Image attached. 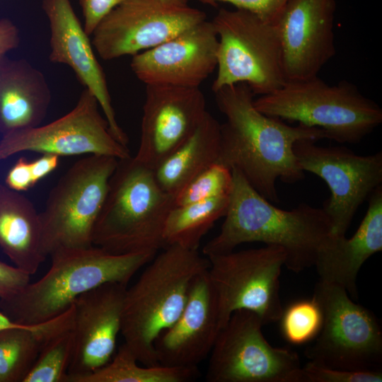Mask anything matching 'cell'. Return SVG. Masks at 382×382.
<instances>
[{
  "label": "cell",
  "instance_id": "1",
  "mask_svg": "<svg viewBox=\"0 0 382 382\" xmlns=\"http://www.w3.org/2000/svg\"><path fill=\"white\" fill-rule=\"evenodd\" d=\"M214 93L217 107L226 118L221 124L217 163L238 171L263 197L279 203L277 180L294 184L305 177L294 153L295 143L325 139V132L302 124L290 126L260 112L253 104L255 95L245 83Z\"/></svg>",
  "mask_w": 382,
  "mask_h": 382
},
{
  "label": "cell",
  "instance_id": "2",
  "mask_svg": "<svg viewBox=\"0 0 382 382\" xmlns=\"http://www.w3.org/2000/svg\"><path fill=\"white\" fill-rule=\"evenodd\" d=\"M224 221L219 233L202 249L205 256L234 250L241 244L260 242L282 248L284 266L300 272L314 265L321 245L332 234L323 207L301 203L284 210L259 194L237 170Z\"/></svg>",
  "mask_w": 382,
  "mask_h": 382
},
{
  "label": "cell",
  "instance_id": "3",
  "mask_svg": "<svg viewBox=\"0 0 382 382\" xmlns=\"http://www.w3.org/2000/svg\"><path fill=\"white\" fill-rule=\"evenodd\" d=\"M156 255H117L95 245L58 249L50 255L47 272L16 294L0 299V311L17 324L45 323L65 312L79 296L100 285L109 282L127 285Z\"/></svg>",
  "mask_w": 382,
  "mask_h": 382
},
{
  "label": "cell",
  "instance_id": "4",
  "mask_svg": "<svg viewBox=\"0 0 382 382\" xmlns=\"http://www.w3.org/2000/svg\"><path fill=\"white\" fill-rule=\"evenodd\" d=\"M136 282L127 287L120 333L142 365H159L154 343L180 316L194 279L209 261L198 250L167 245L147 264Z\"/></svg>",
  "mask_w": 382,
  "mask_h": 382
},
{
  "label": "cell",
  "instance_id": "5",
  "mask_svg": "<svg viewBox=\"0 0 382 382\" xmlns=\"http://www.w3.org/2000/svg\"><path fill=\"white\" fill-rule=\"evenodd\" d=\"M175 197L158 184L154 170L129 157L118 159L93 233V245L117 255L157 252Z\"/></svg>",
  "mask_w": 382,
  "mask_h": 382
},
{
  "label": "cell",
  "instance_id": "6",
  "mask_svg": "<svg viewBox=\"0 0 382 382\" xmlns=\"http://www.w3.org/2000/svg\"><path fill=\"white\" fill-rule=\"evenodd\" d=\"M260 112L322 129L327 139L356 144L382 122V109L347 81L328 85L318 76L286 81L274 91L254 99Z\"/></svg>",
  "mask_w": 382,
  "mask_h": 382
},
{
  "label": "cell",
  "instance_id": "7",
  "mask_svg": "<svg viewBox=\"0 0 382 382\" xmlns=\"http://www.w3.org/2000/svg\"><path fill=\"white\" fill-rule=\"evenodd\" d=\"M211 22L219 42L213 92L245 83L254 95L264 96L286 82L274 23L238 8H221Z\"/></svg>",
  "mask_w": 382,
  "mask_h": 382
},
{
  "label": "cell",
  "instance_id": "8",
  "mask_svg": "<svg viewBox=\"0 0 382 382\" xmlns=\"http://www.w3.org/2000/svg\"><path fill=\"white\" fill-rule=\"evenodd\" d=\"M118 159L89 155L74 163L50 191L40 213L47 256L60 248L93 245L96 222Z\"/></svg>",
  "mask_w": 382,
  "mask_h": 382
},
{
  "label": "cell",
  "instance_id": "9",
  "mask_svg": "<svg viewBox=\"0 0 382 382\" xmlns=\"http://www.w3.org/2000/svg\"><path fill=\"white\" fill-rule=\"evenodd\" d=\"M313 298L322 311L323 325L306 349V357L332 368L381 371L382 329L375 315L335 284L320 280Z\"/></svg>",
  "mask_w": 382,
  "mask_h": 382
},
{
  "label": "cell",
  "instance_id": "10",
  "mask_svg": "<svg viewBox=\"0 0 382 382\" xmlns=\"http://www.w3.org/2000/svg\"><path fill=\"white\" fill-rule=\"evenodd\" d=\"M207 270L216 293L222 328L237 310L257 314L264 325L277 322L283 313L279 277L284 250L276 245L207 256Z\"/></svg>",
  "mask_w": 382,
  "mask_h": 382
},
{
  "label": "cell",
  "instance_id": "11",
  "mask_svg": "<svg viewBox=\"0 0 382 382\" xmlns=\"http://www.w3.org/2000/svg\"><path fill=\"white\" fill-rule=\"evenodd\" d=\"M262 320L248 310L234 311L219 331L209 355L207 382H300L299 355L274 347Z\"/></svg>",
  "mask_w": 382,
  "mask_h": 382
},
{
  "label": "cell",
  "instance_id": "12",
  "mask_svg": "<svg viewBox=\"0 0 382 382\" xmlns=\"http://www.w3.org/2000/svg\"><path fill=\"white\" fill-rule=\"evenodd\" d=\"M302 139L294 153L303 172L323 179L331 192L323 204L332 233L345 236L355 213L382 183V152L361 156L345 146H321Z\"/></svg>",
  "mask_w": 382,
  "mask_h": 382
},
{
  "label": "cell",
  "instance_id": "13",
  "mask_svg": "<svg viewBox=\"0 0 382 382\" xmlns=\"http://www.w3.org/2000/svg\"><path fill=\"white\" fill-rule=\"evenodd\" d=\"M99 108L95 96L84 88L74 108L64 116L47 125L3 134L0 161L23 151L54 154L60 157L83 154L117 159L130 157L127 146L111 134Z\"/></svg>",
  "mask_w": 382,
  "mask_h": 382
},
{
  "label": "cell",
  "instance_id": "14",
  "mask_svg": "<svg viewBox=\"0 0 382 382\" xmlns=\"http://www.w3.org/2000/svg\"><path fill=\"white\" fill-rule=\"evenodd\" d=\"M206 20L204 12L160 0H125L93 31L92 45L104 60L134 55L174 37Z\"/></svg>",
  "mask_w": 382,
  "mask_h": 382
},
{
  "label": "cell",
  "instance_id": "15",
  "mask_svg": "<svg viewBox=\"0 0 382 382\" xmlns=\"http://www.w3.org/2000/svg\"><path fill=\"white\" fill-rule=\"evenodd\" d=\"M207 112L199 87L146 86L134 159L154 170L191 136Z\"/></svg>",
  "mask_w": 382,
  "mask_h": 382
},
{
  "label": "cell",
  "instance_id": "16",
  "mask_svg": "<svg viewBox=\"0 0 382 382\" xmlns=\"http://www.w3.org/2000/svg\"><path fill=\"white\" fill-rule=\"evenodd\" d=\"M335 0H289L274 23L286 81L318 76L336 53Z\"/></svg>",
  "mask_w": 382,
  "mask_h": 382
},
{
  "label": "cell",
  "instance_id": "17",
  "mask_svg": "<svg viewBox=\"0 0 382 382\" xmlns=\"http://www.w3.org/2000/svg\"><path fill=\"white\" fill-rule=\"evenodd\" d=\"M218 37L207 20L132 56L131 69L146 86L196 88L216 68Z\"/></svg>",
  "mask_w": 382,
  "mask_h": 382
},
{
  "label": "cell",
  "instance_id": "18",
  "mask_svg": "<svg viewBox=\"0 0 382 382\" xmlns=\"http://www.w3.org/2000/svg\"><path fill=\"white\" fill-rule=\"evenodd\" d=\"M127 287L120 283H105L74 302V346L67 382H76L105 366L113 357Z\"/></svg>",
  "mask_w": 382,
  "mask_h": 382
},
{
  "label": "cell",
  "instance_id": "19",
  "mask_svg": "<svg viewBox=\"0 0 382 382\" xmlns=\"http://www.w3.org/2000/svg\"><path fill=\"white\" fill-rule=\"evenodd\" d=\"M50 30L49 55L53 63L69 66L79 82L96 98L115 139L127 146L128 137L116 119L105 74L89 36L69 0H42Z\"/></svg>",
  "mask_w": 382,
  "mask_h": 382
},
{
  "label": "cell",
  "instance_id": "20",
  "mask_svg": "<svg viewBox=\"0 0 382 382\" xmlns=\"http://www.w3.org/2000/svg\"><path fill=\"white\" fill-rule=\"evenodd\" d=\"M207 270L194 279L179 318L156 340L159 365L194 368L209 355L222 325Z\"/></svg>",
  "mask_w": 382,
  "mask_h": 382
},
{
  "label": "cell",
  "instance_id": "21",
  "mask_svg": "<svg viewBox=\"0 0 382 382\" xmlns=\"http://www.w3.org/2000/svg\"><path fill=\"white\" fill-rule=\"evenodd\" d=\"M382 250V186L369 197L366 214L350 238L332 234L320 248L314 267L320 280L343 287L358 299L357 274L364 263Z\"/></svg>",
  "mask_w": 382,
  "mask_h": 382
},
{
  "label": "cell",
  "instance_id": "22",
  "mask_svg": "<svg viewBox=\"0 0 382 382\" xmlns=\"http://www.w3.org/2000/svg\"><path fill=\"white\" fill-rule=\"evenodd\" d=\"M51 102L42 71L25 59L0 57V133L40 125Z\"/></svg>",
  "mask_w": 382,
  "mask_h": 382
},
{
  "label": "cell",
  "instance_id": "23",
  "mask_svg": "<svg viewBox=\"0 0 382 382\" xmlns=\"http://www.w3.org/2000/svg\"><path fill=\"white\" fill-rule=\"evenodd\" d=\"M0 248L16 267L30 276L47 257L40 213L23 195L1 184Z\"/></svg>",
  "mask_w": 382,
  "mask_h": 382
},
{
  "label": "cell",
  "instance_id": "24",
  "mask_svg": "<svg viewBox=\"0 0 382 382\" xmlns=\"http://www.w3.org/2000/svg\"><path fill=\"white\" fill-rule=\"evenodd\" d=\"M221 124L208 111L191 136L154 170L159 186L175 195L193 178L217 163Z\"/></svg>",
  "mask_w": 382,
  "mask_h": 382
},
{
  "label": "cell",
  "instance_id": "25",
  "mask_svg": "<svg viewBox=\"0 0 382 382\" xmlns=\"http://www.w3.org/2000/svg\"><path fill=\"white\" fill-rule=\"evenodd\" d=\"M74 306L57 317L37 325L0 330V382H23L46 342L73 326Z\"/></svg>",
  "mask_w": 382,
  "mask_h": 382
},
{
  "label": "cell",
  "instance_id": "26",
  "mask_svg": "<svg viewBox=\"0 0 382 382\" xmlns=\"http://www.w3.org/2000/svg\"><path fill=\"white\" fill-rule=\"evenodd\" d=\"M229 195L174 206L164 226L166 246L177 245L198 250L201 240L214 223L226 213Z\"/></svg>",
  "mask_w": 382,
  "mask_h": 382
},
{
  "label": "cell",
  "instance_id": "27",
  "mask_svg": "<svg viewBox=\"0 0 382 382\" xmlns=\"http://www.w3.org/2000/svg\"><path fill=\"white\" fill-rule=\"evenodd\" d=\"M139 363L123 343L108 364L76 382H188L199 374L197 367L141 366Z\"/></svg>",
  "mask_w": 382,
  "mask_h": 382
},
{
  "label": "cell",
  "instance_id": "28",
  "mask_svg": "<svg viewBox=\"0 0 382 382\" xmlns=\"http://www.w3.org/2000/svg\"><path fill=\"white\" fill-rule=\"evenodd\" d=\"M72 327L46 342L23 382H67L74 346Z\"/></svg>",
  "mask_w": 382,
  "mask_h": 382
},
{
  "label": "cell",
  "instance_id": "29",
  "mask_svg": "<svg viewBox=\"0 0 382 382\" xmlns=\"http://www.w3.org/2000/svg\"><path fill=\"white\" fill-rule=\"evenodd\" d=\"M281 330L289 343L302 345L315 339L323 325V313L314 298L293 303L283 311Z\"/></svg>",
  "mask_w": 382,
  "mask_h": 382
},
{
  "label": "cell",
  "instance_id": "30",
  "mask_svg": "<svg viewBox=\"0 0 382 382\" xmlns=\"http://www.w3.org/2000/svg\"><path fill=\"white\" fill-rule=\"evenodd\" d=\"M232 183V171L216 163L193 178L175 195V205L229 195Z\"/></svg>",
  "mask_w": 382,
  "mask_h": 382
},
{
  "label": "cell",
  "instance_id": "31",
  "mask_svg": "<svg viewBox=\"0 0 382 382\" xmlns=\"http://www.w3.org/2000/svg\"><path fill=\"white\" fill-rule=\"evenodd\" d=\"M381 371H351L310 361L300 371V382H381Z\"/></svg>",
  "mask_w": 382,
  "mask_h": 382
},
{
  "label": "cell",
  "instance_id": "32",
  "mask_svg": "<svg viewBox=\"0 0 382 382\" xmlns=\"http://www.w3.org/2000/svg\"><path fill=\"white\" fill-rule=\"evenodd\" d=\"M202 4L216 6L218 3L231 4L238 9L248 11L274 23L289 0H196Z\"/></svg>",
  "mask_w": 382,
  "mask_h": 382
},
{
  "label": "cell",
  "instance_id": "33",
  "mask_svg": "<svg viewBox=\"0 0 382 382\" xmlns=\"http://www.w3.org/2000/svg\"><path fill=\"white\" fill-rule=\"evenodd\" d=\"M84 18L83 28L91 35L98 23L125 0H79Z\"/></svg>",
  "mask_w": 382,
  "mask_h": 382
},
{
  "label": "cell",
  "instance_id": "34",
  "mask_svg": "<svg viewBox=\"0 0 382 382\" xmlns=\"http://www.w3.org/2000/svg\"><path fill=\"white\" fill-rule=\"evenodd\" d=\"M30 275L16 266L0 261V299L9 298L30 283Z\"/></svg>",
  "mask_w": 382,
  "mask_h": 382
},
{
  "label": "cell",
  "instance_id": "35",
  "mask_svg": "<svg viewBox=\"0 0 382 382\" xmlns=\"http://www.w3.org/2000/svg\"><path fill=\"white\" fill-rule=\"evenodd\" d=\"M5 184L8 188L19 192L35 186L30 161L23 157L18 158L7 173Z\"/></svg>",
  "mask_w": 382,
  "mask_h": 382
},
{
  "label": "cell",
  "instance_id": "36",
  "mask_svg": "<svg viewBox=\"0 0 382 382\" xmlns=\"http://www.w3.org/2000/svg\"><path fill=\"white\" fill-rule=\"evenodd\" d=\"M21 37L17 26L8 18L0 19V57L17 48Z\"/></svg>",
  "mask_w": 382,
  "mask_h": 382
},
{
  "label": "cell",
  "instance_id": "37",
  "mask_svg": "<svg viewBox=\"0 0 382 382\" xmlns=\"http://www.w3.org/2000/svg\"><path fill=\"white\" fill-rule=\"evenodd\" d=\"M59 158V156L54 154H42L41 157L30 162L35 185L58 167Z\"/></svg>",
  "mask_w": 382,
  "mask_h": 382
},
{
  "label": "cell",
  "instance_id": "38",
  "mask_svg": "<svg viewBox=\"0 0 382 382\" xmlns=\"http://www.w3.org/2000/svg\"><path fill=\"white\" fill-rule=\"evenodd\" d=\"M18 325H21L12 322L8 317H6L0 311V330L5 328L18 326Z\"/></svg>",
  "mask_w": 382,
  "mask_h": 382
},
{
  "label": "cell",
  "instance_id": "39",
  "mask_svg": "<svg viewBox=\"0 0 382 382\" xmlns=\"http://www.w3.org/2000/svg\"><path fill=\"white\" fill-rule=\"evenodd\" d=\"M160 1L168 4H171V5H175V6H187L189 0H160Z\"/></svg>",
  "mask_w": 382,
  "mask_h": 382
}]
</instances>
